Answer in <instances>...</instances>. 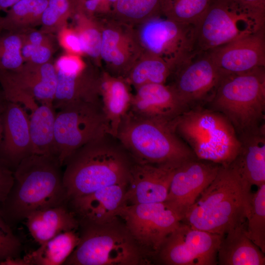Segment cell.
I'll list each match as a JSON object with an SVG mask.
<instances>
[{
  "mask_svg": "<svg viewBox=\"0 0 265 265\" xmlns=\"http://www.w3.org/2000/svg\"><path fill=\"white\" fill-rule=\"evenodd\" d=\"M19 0H0V11L7 10Z\"/></svg>",
  "mask_w": 265,
  "mask_h": 265,
  "instance_id": "cell-43",
  "label": "cell"
},
{
  "mask_svg": "<svg viewBox=\"0 0 265 265\" xmlns=\"http://www.w3.org/2000/svg\"><path fill=\"white\" fill-rule=\"evenodd\" d=\"M161 0H117L113 4V19L128 25H139L161 15Z\"/></svg>",
  "mask_w": 265,
  "mask_h": 265,
  "instance_id": "cell-31",
  "label": "cell"
},
{
  "mask_svg": "<svg viewBox=\"0 0 265 265\" xmlns=\"http://www.w3.org/2000/svg\"><path fill=\"white\" fill-rule=\"evenodd\" d=\"M265 29L208 52L222 75L265 67Z\"/></svg>",
  "mask_w": 265,
  "mask_h": 265,
  "instance_id": "cell-17",
  "label": "cell"
},
{
  "mask_svg": "<svg viewBox=\"0 0 265 265\" xmlns=\"http://www.w3.org/2000/svg\"><path fill=\"white\" fill-rule=\"evenodd\" d=\"M265 27V21L231 0H212L195 25L197 52H210Z\"/></svg>",
  "mask_w": 265,
  "mask_h": 265,
  "instance_id": "cell-8",
  "label": "cell"
},
{
  "mask_svg": "<svg viewBox=\"0 0 265 265\" xmlns=\"http://www.w3.org/2000/svg\"><path fill=\"white\" fill-rule=\"evenodd\" d=\"M22 33H23L25 41L35 46L40 45L51 40L47 34L41 31L27 30Z\"/></svg>",
  "mask_w": 265,
  "mask_h": 265,
  "instance_id": "cell-42",
  "label": "cell"
},
{
  "mask_svg": "<svg viewBox=\"0 0 265 265\" xmlns=\"http://www.w3.org/2000/svg\"><path fill=\"white\" fill-rule=\"evenodd\" d=\"M251 192L246 212V233L249 238L265 253V184Z\"/></svg>",
  "mask_w": 265,
  "mask_h": 265,
  "instance_id": "cell-32",
  "label": "cell"
},
{
  "mask_svg": "<svg viewBox=\"0 0 265 265\" xmlns=\"http://www.w3.org/2000/svg\"><path fill=\"white\" fill-rule=\"evenodd\" d=\"M224 235L192 228L181 221L167 237L154 260L166 265H215Z\"/></svg>",
  "mask_w": 265,
  "mask_h": 265,
  "instance_id": "cell-12",
  "label": "cell"
},
{
  "mask_svg": "<svg viewBox=\"0 0 265 265\" xmlns=\"http://www.w3.org/2000/svg\"><path fill=\"white\" fill-rule=\"evenodd\" d=\"M80 241L65 265H140L149 258L117 217L103 224H81Z\"/></svg>",
  "mask_w": 265,
  "mask_h": 265,
  "instance_id": "cell-7",
  "label": "cell"
},
{
  "mask_svg": "<svg viewBox=\"0 0 265 265\" xmlns=\"http://www.w3.org/2000/svg\"><path fill=\"white\" fill-rule=\"evenodd\" d=\"M100 26V57L106 65L105 72L113 77L125 79L142 54L134 30L130 25L114 19Z\"/></svg>",
  "mask_w": 265,
  "mask_h": 265,
  "instance_id": "cell-16",
  "label": "cell"
},
{
  "mask_svg": "<svg viewBox=\"0 0 265 265\" xmlns=\"http://www.w3.org/2000/svg\"><path fill=\"white\" fill-rule=\"evenodd\" d=\"M76 10L75 0H48L41 17V31L49 34L57 32L67 26L68 20Z\"/></svg>",
  "mask_w": 265,
  "mask_h": 265,
  "instance_id": "cell-34",
  "label": "cell"
},
{
  "mask_svg": "<svg viewBox=\"0 0 265 265\" xmlns=\"http://www.w3.org/2000/svg\"><path fill=\"white\" fill-rule=\"evenodd\" d=\"M78 230L63 232L40 245L25 256L26 265H60L64 262L80 241Z\"/></svg>",
  "mask_w": 265,
  "mask_h": 265,
  "instance_id": "cell-28",
  "label": "cell"
},
{
  "mask_svg": "<svg viewBox=\"0 0 265 265\" xmlns=\"http://www.w3.org/2000/svg\"><path fill=\"white\" fill-rule=\"evenodd\" d=\"M238 137L240 149L231 163L251 186L265 184V127Z\"/></svg>",
  "mask_w": 265,
  "mask_h": 265,
  "instance_id": "cell-23",
  "label": "cell"
},
{
  "mask_svg": "<svg viewBox=\"0 0 265 265\" xmlns=\"http://www.w3.org/2000/svg\"><path fill=\"white\" fill-rule=\"evenodd\" d=\"M171 74L170 65L157 56L143 53L125 79L135 88L149 83H166Z\"/></svg>",
  "mask_w": 265,
  "mask_h": 265,
  "instance_id": "cell-30",
  "label": "cell"
},
{
  "mask_svg": "<svg viewBox=\"0 0 265 265\" xmlns=\"http://www.w3.org/2000/svg\"><path fill=\"white\" fill-rule=\"evenodd\" d=\"M135 89L129 111L138 116L170 122L189 109L170 84L149 83Z\"/></svg>",
  "mask_w": 265,
  "mask_h": 265,
  "instance_id": "cell-20",
  "label": "cell"
},
{
  "mask_svg": "<svg viewBox=\"0 0 265 265\" xmlns=\"http://www.w3.org/2000/svg\"><path fill=\"white\" fill-rule=\"evenodd\" d=\"M74 16L77 18V30L81 42L83 53L93 58L100 57L102 32L100 26L94 22L93 17L76 11Z\"/></svg>",
  "mask_w": 265,
  "mask_h": 265,
  "instance_id": "cell-35",
  "label": "cell"
},
{
  "mask_svg": "<svg viewBox=\"0 0 265 265\" xmlns=\"http://www.w3.org/2000/svg\"><path fill=\"white\" fill-rule=\"evenodd\" d=\"M13 182V169L0 158V204L6 198Z\"/></svg>",
  "mask_w": 265,
  "mask_h": 265,
  "instance_id": "cell-39",
  "label": "cell"
},
{
  "mask_svg": "<svg viewBox=\"0 0 265 265\" xmlns=\"http://www.w3.org/2000/svg\"><path fill=\"white\" fill-rule=\"evenodd\" d=\"M48 0H19L1 18V29L22 33L41 24Z\"/></svg>",
  "mask_w": 265,
  "mask_h": 265,
  "instance_id": "cell-29",
  "label": "cell"
},
{
  "mask_svg": "<svg viewBox=\"0 0 265 265\" xmlns=\"http://www.w3.org/2000/svg\"><path fill=\"white\" fill-rule=\"evenodd\" d=\"M134 162L121 141L110 132L89 141L64 163L67 201L107 186L128 183Z\"/></svg>",
  "mask_w": 265,
  "mask_h": 265,
  "instance_id": "cell-1",
  "label": "cell"
},
{
  "mask_svg": "<svg viewBox=\"0 0 265 265\" xmlns=\"http://www.w3.org/2000/svg\"><path fill=\"white\" fill-rule=\"evenodd\" d=\"M0 102V146L3 137V113L5 106Z\"/></svg>",
  "mask_w": 265,
  "mask_h": 265,
  "instance_id": "cell-44",
  "label": "cell"
},
{
  "mask_svg": "<svg viewBox=\"0 0 265 265\" xmlns=\"http://www.w3.org/2000/svg\"><path fill=\"white\" fill-rule=\"evenodd\" d=\"M53 49L51 40L40 45L33 46L31 56L26 62L43 64L50 62Z\"/></svg>",
  "mask_w": 265,
  "mask_h": 265,
  "instance_id": "cell-40",
  "label": "cell"
},
{
  "mask_svg": "<svg viewBox=\"0 0 265 265\" xmlns=\"http://www.w3.org/2000/svg\"><path fill=\"white\" fill-rule=\"evenodd\" d=\"M57 33L59 44L67 53L80 56L84 53L80 38L75 28L66 26Z\"/></svg>",
  "mask_w": 265,
  "mask_h": 265,
  "instance_id": "cell-38",
  "label": "cell"
},
{
  "mask_svg": "<svg viewBox=\"0 0 265 265\" xmlns=\"http://www.w3.org/2000/svg\"><path fill=\"white\" fill-rule=\"evenodd\" d=\"M176 168L134 162L128 181L125 205L164 202Z\"/></svg>",
  "mask_w": 265,
  "mask_h": 265,
  "instance_id": "cell-18",
  "label": "cell"
},
{
  "mask_svg": "<svg viewBox=\"0 0 265 265\" xmlns=\"http://www.w3.org/2000/svg\"><path fill=\"white\" fill-rule=\"evenodd\" d=\"M118 215L150 259L181 221L165 202L125 205Z\"/></svg>",
  "mask_w": 265,
  "mask_h": 265,
  "instance_id": "cell-11",
  "label": "cell"
},
{
  "mask_svg": "<svg viewBox=\"0 0 265 265\" xmlns=\"http://www.w3.org/2000/svg\"><path fill=\"white\" fill-rule=\"evenodd\" d=\"M170 123L199 159L226 165L239 152L240 141L232 124L206 106L190 108Z\"/></svg>",
  "mask_w": 265,
  "mask_h": 265,
  "instance_id": "cell-5",
  "label": "cell"
},
{
  "mask_svg": "<svg viewBox=\"0 0 265 265\" xmlns=\"http://www.w3.org/2000/svg\"><path fill=\"white\" fill-rule=\"evenodd\" d=\"M57 84L53 106L61 109L72 103L101 100V73L86 66L79 70L56 69Z\"/></svg>",
  "mask_w": 265,
  "mask_h": 265,
  "instance_id": "cell-22",
  "label": "cell"
},
{
  "mask_svg": "<svg viewBox=\"0 0 265 265\" xmlns=\"http://www.w3.org/2000/svg\"><path fill=\"white\" fill-rule=\"evenodd\" d=\"M1 17H0V30H1V28H0V20H1Z\"/></svg>",
  "mask_w": 265,
  "mask_h": 265,
  "instance_id": "cell-45",
  "label": "cell"
},
{
  "mask_svg": "<svg viewBox=\"0 0 265 265\" xmlns=\"http://www.w3.org/2000/svg\"><path fill=\"white\" fill-rule=\"evenodd\" d=\"M32 154L29 118L18 103L8 102L3 113V137L0 158L13 169Z\"/></svg>",
  "mask_w": 265,
  "mask_h": 265,
  "instance_id": "cell-21",
  "label": "cell"
},
{
  "mask_svg": "<svg viewBox=\"0 0 265 265\" xmlns=\"http://www.w3.org/2000/svg\"><path fill=\"white\" fill-rule=\"evenodd\" d=\"M25 220L29 233L40 245L60 233L79 229V221L67 203L34 212Z\"/></svg>",
  "mask_w": 265,
  "mask_h": 265,
  "instance_id": "cell-24",
  "label": "cell"
},
{
  "mask_svg": "<svg viewBox=\"0 0 265 265\" xmlns=\"http://www.w3.org/2000/svg\"><path fill=\"white\" fill-rule=\"evenodd\" d=\"M22 244L0 212V262L9 258L20 257Z\"/></svg>",
  "mask_w": 265,
  "mask_h": 265,
  "instance_id": "cell-37",
  "label": "cell"
},
{
  "mask_svg": "<svg viewBox=\"0 0 265 265\" xmlns=\"http://www.w3.org/2000/svg\"><path fill=\"white\" fill-rule=\"evenodd\" d=\"M56 114L53 104H41L31 111L29 131L32 154L56 157L54 138Z\"/></svg>",
  "mask_w": 265,
  "mask_h": 265,
  "instance_id": "cell-27",
  "label": "cell"
},
{
  "mask_svg": "<svg viewBox=\"0 0 265 265\" xmlns=\"http://www.w3.org/2000/svg\"><path fill=\"white\" fill-rule=\"evenodd\" d=\"M212 0H161V14L174 21L195 26Z\"/></svg>",
  "mask_w": 265,
  "mask_h": 265,
  "instance_id": "cell-33",
  "label": "cell"
},
{
  "mask_svg": "<svg viewBox=\"0 0 265 265\" xmlns=\"http://www.w3.org/2000/svg\"><path fill=\"white\" fill-rule=\"evenodd\" d=\"M170 122L143 118L128 111L121 121L116 137L135 162L177 168L197 157Z\"/></svg>",
  "mask_w": 265,
  "mask_h": 265,
  "instance_id": "cell-4",
  "label": "cell"
},
{
  "mask_svg": "<svg viewBox=\"0 0 265 265\" xmlns=\"http://www.w3.org/2000/svg\"><path fill=\"white\" fill-rule=\"evenodd\" d=\"M62 165L53 156L31 154L14 170V182L0 212L12 228L36 211L67 202Z\"/></svg>",
  "mask_w": 265,
  "mask_h": 265,
  "instance_id": "cell-2",
  "label": "cell"
},
{
  "mask_svg": "<svg viewBox=\"0 0 265 265\" xmlns=\"http://www.w3.org/2000/svg\"><path fill=\"white\" fill-rule=\"evenodd\" d=\"M170 84L188 108L206 106L222 77L208 52H197L176 67Z\"/></svg>",
  "mask_w": 265,
  "mask_h": 265,
  "instance_id": "cell-14",
  "label": "cell"
},
{
  "mask_svg": "<svg viewBox=\"0 0 265 265\" xmlns=\"http://www.w3.org/2000/svg\"><path fill=\"white\" fill-rule=\"evenodd\" d=\"M106 132L110 127L101 100L69 104L56 114L55 156L62 166L75 151Z\"/></svg>",
  "mask_w": 265,
  "mask_h": 265,
  "instance_id": "cell-9",
  "label": "cell"
},
{
  "mask_svg": "<svg viewBox=\"0 0 265 265\" xmlns=\"http://www.w3.org/2000/svg\"><path fill=\"white\" fill-rule=\"evenodd\" d=\"M23 41V33L9 32L0 37V70H15L24 63L21 54Z\"/></svg>",
  "mask_w": 265,
  "mask_h": 265,
  "instance_id": "cell-36",
  "label": "cell"
},
{
  "mask_svg": "<svg viewBox=\"0 0 265 265\" xmlns=\"http://www.w3.org/2000/svg\"><path fill=\"white\" fill-rule=\"evenodd\" d=\"M127 183L115 184L69 199L67 204L79 224H100L118 217L124 205Z\"/></svg>",
  "mask_w": 265,
  "mask_h": 265,
  "instance_id": "cell-19",
  "label": "cell"
},
{
  "mask_svg": "<svg viewBox=\"0 0 265 265\" xmlns=\"http://www.w3.org/2000/svg\"><path fill=\"white\" fill-rule=\"evenodd\" d=\"M251 186L231 164L221 165L181 222L206 232L225 235L246 221Z\"/></svg>",
  "mask_w": 265,
  "mask_h": 265,
  "instance_id": "cell-3",
  "label": "cell"
},
{
  "mask_svg": "<svg viewBox=\"0 0 265 265\" xmlns=\"http://www.w3.org/2000/svg\"><path fill=\"white\" fill-rule=\"evenodd\" d=\"M249 14L265 21V0H231Z\"/></svg>",
  "mask_w": 265,
  "mask_h": 265,
  "instance_id": "cell-41",
  "label": "cell"
},
{
  "mask_svg": "<svg viewBox=\"0 0 265 265\" xmlns=\"http://www.w3.org/2000/svg\"><path fill=\"white\" fill-rule=\"evenodd\" d=\"M221 165L197 158L183 162L175 169L164 202L181 220L215 179Z\"/></svg>",
  "mask_w": 265,
  "mask_h": 265,
  "instance_id": "cell-15",
  "label": "cell"
},
{
  "mask_svg": "<svg viewBox=\"0 0 265 265\" xmlns=\"http://www.w3.org/2000/svg\"><path fill=\"white\" fill-rule=\"evenodd\" d=\"M264 254L248 237L245 221L231 228L224 236L217 262L220 265H264Z\"/></svg>",
  "mask_w": 265,
  "mask_h": 265,
  "instance_id": "cell-25",
  "label": "cell"
},
{
  "mask_svg": "<svg viewBox=\"0 0 265 265\" xmlns=\"http://www.w3.org/2000/svg\"><path fill=\"white\" fill-rule=\"evenodd\" d=\"M206 106L224 115L238 135L265 127V67L222 75Z\"/></svg>",
  "mask_w": 265,
  "mask_h": 265,
  "instance_id": "cell-6",
  "label": "cell"
},
{
  "mask_svg": "<svg viewBox=\"0 0 265 265\" xmlns=\"http://www.w3.org/2000/svg\"><path fill=\"white\" fill-rule=\"evenodd\" d=\"M130 85L124 78L113 77L105 71L101 73L100 98L110 133L115 136L122 119L131 107L133 94Z\"/></svg>",
  "mask_w": 265,
  "mask_h": 265,
  "instance_id": "cell-26",
  "label": "cell"
},
{
  "mask_svg": "<svg viewBox=\"0 0 265 265\" xmlns=\"http://www.w3.org/2000/svg\"><path fill=\"white\" fill-rule=\"evenodd\" d=\"M135 37L143 53L164 60L172 71L197 53L195 26L180 23L162 15L138 25Z\"/></svg>",
  "mask_w": 265,
  "mask_h": 265,
  "instance_id": "cell-10",
  "label": "cell"
},
{
  "mask_svg": "<svg viewBox=\"0 0 265 265\" xmlns=\"http://www.w3.org/2000/svg\"><path fill=\"white\" fill-rule=\"evenodd\" d=\"M0 83L8 102L21 103L30 111L41 104H53L57 75L51 61L43 64L24 63L18 69L0 70Z\"/></svg>",
  "mask_w": 265,
  "mask_h": 265,
  "instance_id": "cell-13",
  "label": "cell"
}]
</instances>
